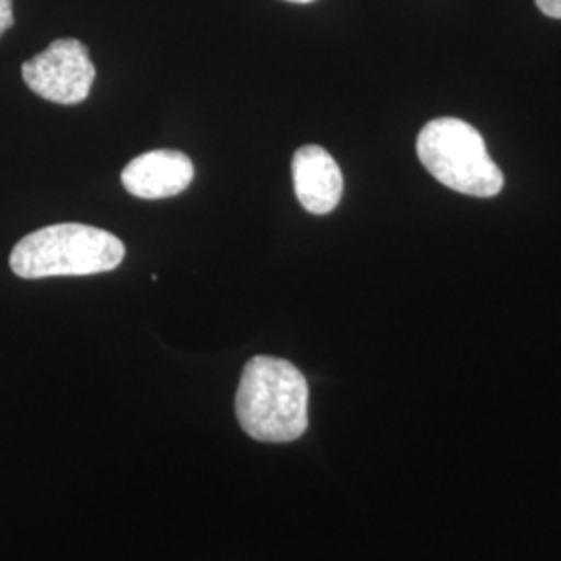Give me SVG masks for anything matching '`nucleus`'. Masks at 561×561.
<instances>
[{
  "label": "nucleus",
  "instance_id": "nucleus-6",
  "mask_svg": "<svg viewBox=\"0 0 561 561\" xmlns=\"http://www.w3.org/2000/svg\"><path fill=\"white\" fill-rule=\"evenodd\" d=\"M294 187L301 206L312 215H329L343 196V175L335 159L321 146H301L291 162Z\"/></svg>",
  "mask_w": 561,
  "mask_h": 561
},
{
  "label": "nucleus",
  "instance_id": "nucleus-3",
  "mask_svg": "<svg viewBox=\"0 0 561 561\" xmlns=\"http://www.w3.org/2000/svg\"><path fill=\"white\" fill-rule=\"evenodd\" d=\"M416 152L424 169L454 192L477 198L502 192V169L489 157L481 134L466 121H428L419 134Z\"/></svg>",
  "mask_w": 561,
  "mask_h": 561
},
{
  "label": "nucleus",
  "instance_id": "nucleus-9",
  "mask_svg": "<svg viewBox=\"0 0 561 561\" xmlns=\"http://www.w3.org/2000/svg\"><path fill=\"white\" fill-rule=\"evenodd\" d=\"M287 2H294V4H308V2H314V0H287Z\"/></svg>",
  "mask_w": 561,
  "mask_h": 561
},
{
  "label": "nucleus",
  "instance_id": "nucleus-2",
  "mask_svg": "<svg viewBox=\"0 0 561 561\" xmlns=\"http://www.w3.org/2000/svg\"><path fill=\"white\" fill-rule=\"evenodd\" d=\"M125 259L123 241L92 225L59 222L38 229L11 252V271L21 279L85 277L115 271Z\"/></svg>",
  "mask_w": 561,
  "mask_h": 561
},
{
  "label": "nucleus",
  "instance_id": "nucleus-4",
  "mask_svg": "<svg viewBox=\"0 0 561 561\" xmlns=\"http://www.w3.org/2000/svg\"><path fill=\"white\" fill-rule=\"evenodd\" d=\"M21 76L27 88L44 101L80 104L90 96L96 69L80 41L60 38L34 59L23 62Z\"/></svg>",
  "mask_w": 561,
  "mask_h": 561
},
{
  "label": "nucleus",
  "instance_id": "nucleus-1",
  "mask_svg": "<svg viewBox=\"0 0 561 561\" xmlns=\"http://www.w3.org/2000/svg\"><path fill=\"white\" fill-rule=\"evenodd\" d=\"M236 416L245 435L262 443H291L308 428V381L291 362L256 356L245 364L236 393Z\"/></svg>",
  "mask_w": 561,
  "mask_h": 561
},
{
  "label": "nucleus",
  "instance_id": "nucleus-7",
  "mask_svg": "<svg viewBox=\"0 0 561 561\" xmlns=\"http://www.w3.org/2000/svg\"><path fill=\"white\" fill-rule=\"evenodd\" d=\"M13 25V0H0V36Z\"/></svg>",
  "mask_w": 561,
  "mask_h": 561
},
{
  "label": "nucleus",
  "instance_id": "nucleus-8",
  "mask_svg": "<svg viewBox=\"0 0 561 561\" xmlns=\"http://www.w3.org/2000/svg\"><path fill=\"white\" fill-rule=\"evenodd\" d=\"M547 18L561 20V0H535Z\"/></svg>",
  "mask_w": 561,
  "mask_h": 561
},
{
  "label": "nucleus",
  "instance_id": "nucleus-5",
  "mask_svg": "<svg viewBox=\"0 0 561 561\" xmlns=\"http://www.w3.org/2000/svg\"><path fill=\"white\" fill-rule=\"evenodd\" d=\"M194 181V162L180 150H152L136 157L123 173V187L144 201H161L185 192Z\"/></svg>",
  "mask_w": 561,
  "mask_h": 561
}]
</instances>
